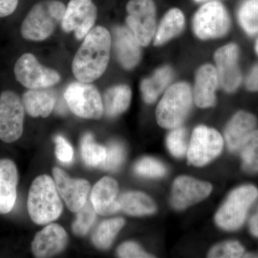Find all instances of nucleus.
I'll use <instances>...</instances> for the list:
<instances>
[{"instance_id":"f257e3e1","label":"nucleus","mask_w":258,"mask_h":258,"mask_svg":"<svg viewBox=\"0 0 258 258\" xmlns=\"http://www.w3.org/2000/svg\"><path fill=\"white\" fill-rule=\"evenodd\" d=\"M111 45V35L106 28L98 26L88 32L73 60V73L78 81L93 82L104 74Z\"/></svg>"},{"instance_id":"f03ea898","label":"nucleus","mask_w":258,"mask_h":258,"mask_svg":"<svg viewBox=\"0 0 258 258\" xmlns=\"http://www.w3.org/2000/svg\"><path fill=\"white\" fill-rule=\"evenodd\" d=\"M61 198L55 181L46 174L32 181L28 198V210L32 221L43 225L57 220L62 214Z\"/></svg>"},{"instance_id":"7ed1b4c3","label":"nucleus","mask_w":258,"mask_h":258,"mask_svg":"<svg viewBox=\"0 0 258 258\" xmlns=\"http://www.w3.org/2000/svg\"><path fill=\"white\" fill-rule=\"evenodd\" d=\"M193 103L192 88L189 83L181 81L170 85L157 105L158 124L166 129L181 126L187 118Z\"/></svg>"},{"instance_id":"20e7f679","label":"nucleus","mask_w":258,"mask_h":258,"mask_svg":"<svg viewBox=\"0 0 258 258\" xmlns=\"http://www.w3.org/2000/svg\"><path fill=\"white\" fill-rule=\"evenodd\" d=\"M66 9L63 3L57 0H47L34 5L22 23V37L31 41L46 40L62 22Z\"/></svg>"},{"instance_id":"39448f33","label":"nucleus","mask_w":258,"mask_h":258,"mask_svg":"<svg viewBox=\"0 0 258 258\" xmlns=\"http://www.w3.org/2000/svg\"><path fill=\"white\" fill-rule=\"evenodd\" d=\"M232 21L225 5L218 0L204 3L192 18V30L202 40L225 37L230 32Z\"/></svg>"},{"instance_id":"423d86ee","label":"nucleus","mask_w":258,"mask_h":258,"mask_svg":"<svg viewBox=\"0 0 258 258\" xmlns=\"http://www.w3.org/2000/svg\"><path fill=\"white\" fill-rule=\"evenodd\" d=\"M258 198L253 185H243L229 195L215 215L217 226L226 231H235L243 225L247 212Z\"/></svg>"},{"instance_id":"0eeeda50","label":"nucleus","mask_w":258,"mask_h":258,"mask_svg":"<svg viewBox=\"0 0 258 258\" xmlns=\"http://www.w3.org/2000/svg\"><path fill=\"white\" fill-rule=\"evenodd\" d=\"M64 98L70 110L81 118L98 120L104 112L101 94L91 83H71Z\"/></svg>"},{"instance_id":"6e6552de","label":"nucleus","mask_w":258,"mask_h":258,"mask_svg":"<svg viewBox=\"0 0 258 258\" xmlns=\"http://www.w3.org/2000/svg\"><path fill=\"white\" fill-rule=\"evenodd\" d=\"M128 28L142 46L153 41L157 30V7L154 0H130L126 5Z\"/></svg>"},{"instance_id":"1a4fd4ad","label":"nucleus","mask_w":258,"mask_h":258,"mask_svg":"<svg viewBox=\"0 0 258 258\" xmlns=\"http://www.w3.org/2000/svg\"><path fill=\"white\" fill-rule=\"evenodd\" d=\"M223 145V138L217 130L198 125L190 139L186 152L188 162L198 167L207 165L221 154Z\"/></svg>"},{"instance_id":"9d476101","label":"nucleus","mask_w":258,"mask_h":258,"mask_svg":"<svg viewBox=\"0 0 258 258\" xmlns=\"http://www.w3.org/2000/svg\"><path fill=\"white\" fill-rule=\"evenodd\" d=\"M240 47L235 42L226 44L214 54L220 87L227 93H235L243 83L240 66Z\"/></svg>"},{"instance_id":"9b49d317","label":"nucleus","mask_w":258,"mask_h":258,"mask_svg":"<svg viewBox=\"0 0 258 258\" xmlns=\"http://www.w3.org/2000/svg\"><path fill=\"white\" fill-rule=\"evenodd\" d=\"M25 108L16 93L5 91L0 95V140L7 144L18 141L23 133Z\"/></svg>"},{"instance_id":"f8f14e48","label":"nucleus","mask_w":258,"mask_h":258,"mask_svg":"<svg viewBox=\"0 0 258 258\" xmlns=\"http://www.w3.org/2000/svg\"><path fill=\"white\" fill-rule=\"evenodd\" d=\"M14 72L17 81L28 89L50 88L60 81L57 71L42 66L31 53L23 54L18 59Z\"/></svg>"},{"instance_id":"ddd939ff","label":"nucleus","mask_w":258,"mask_h":258,"mask_svg":"<svg viewBox=\"0 0 258 258\" xmlns=\"http://www.w3.org/2000/svg\"><path fill=\"white\" fill-rule=\"evenodd\" d=\"M97 18V8L92 0H71L66 8L62 28L64 31L74 32L81 40L93 29Z\"/></svg>"},{"instance_id":"4468645a","label":"nucleus","mask_w":258,"mask_h":258,"mask_svg":"<svg viewBox=\"0 0 258 258\" xmlns=\"http://www.w3.org/2000/svg\"><path fill=\"white\" fill-rule=\"evenodd\" d=\"M52 174L60 198L69 210L76 213L87 202L91 184L86 179H72L60 168L54 167Z\"/></svg>"},{"instance_id":"2eb2a0df","label":"nucleus","mask_w":258,"mask_h":258,"mask_svg":"<svg viewBox=\"0 0 258 258\" xmlns=\"http://www.w3.org/2000/svg\"><path fill=\"white\" fill-rule=\"evenodd\" d=\"M210 183L187 176L176 178L171 191V205L176 210H184L203 201L212 192Z\"/></svg>"},{"instance_id":"dca6fc26","label":"nucleus","mask_w":258,"mask_h":258,"mask_svg":"<svg viewBox=\"0 0 258 258\" xmlns=\"http://www.w3.org/2000/svg\"><path fill=\"white\" fill-rule=\"evenodd\" d=\"M66 230L57 224H50L37 232L32 242V252L35 257H51L61 253L69 243Z\"/></svg>"},{"instance_id":"f3484780","label":"nucleus","mask_w":258,"mask_h":258,"mask_svg":"<svg viewBox=\"0 0 258 258\" xmlns=\"http://www.w3.org/2000/svg\"><path fill=\"white\" fill-rule=\"evenodd\" d=\"M220 81L213 64L200 66L195 74L192 89L194 102L201 108H211L217 101L216 93Z\"/></svg>"},{"instance_id":"a211bd4d","label":"nucleus","mask_w":258,"mask_h":258,"mask_svg":"<svg viewBox=\"0 0 258 258\" xmlns=\"http://www.w3.org/2000/svg\"><path fill=\"white\" fill-rule=\"evenodd\" d=\"M118 193L119 187L114 179L104 176L100 179L93 186L90 198L96 213L107 216L120 211Z\"/></svg>"},{"instance_id":"6ab92c4d","label":"nucleus","mask_w":258,"mask_h":258,"mask_svg":"<svg viewBox=\"0 0 258 258\" xmlns=\"http://www.w3.org/2000/svg\"><path fill=\"white\" fill-rule=\"evenodd\" d=\"M113 34L115 53L120 66L125 70L134 69L142 58V45L125 27H117Z\"/></svg>"},{"instance_id":"aec40b11","label":"nucleus","mask_w":258,"mask_h":258,"mask_svg":"<svg viewBox=\"0 0 258 258\" xmlns=\"http://www.w3.org/2000/svg\"><path fill=\"white\" fill-rule=\"evenodd\" d=\"M19 174L14 161L0 159V215L10 213L17 200Z\"/></svg>"},{"instance_id":"412c9836","label":"nucleus","mask_w":258,"mask_h":258,"mask_svg":"<svg viewBox=\"0 0 258 258\" xmlns=\"http://www.w3.org/2000/svg\"><path fill=\"white\" fill-rule=\"evenodd\" d=\"M257 119L249 112H237L229 120L225 131L227 147L232 152L239 150L246 138L255 130Z\"/></svg>"},{"instance_id":"4be33fe9","label":"nucleus","mask_w":258,"mask_h":258,"mask_svg":"<svg viewBox=\"0 0 258 258\" xmlns=\"http://www.w3.org/2000/svg\"><path fill=\"white\" fill-rule=\"evenodd\" d=\"M22 101L30 116L47 118L55 108L57 96L50 88L29 89L24 93Z\"/></svg>"},{"instance_id":"5701e85b","label":"nucleus","mask_w":258,"mask_h":258,"mask_svg":"<svg viewBox=\"0 0 258 258\" xmlns=\"http://www.w3.org/2000/svg\"><path fill=\"white\" fill-rule=\"evenodd\" d=\"M186 19L184 13L179 8L168 10L157 25L153 43L155 46H161L175 38L184 30Z\"/></svg>"},{"instance_id":"b1692460","label":"nucleus","mask_w":258,"mask_h":258,"mask_svg":"<svg viewBox=\"0 0 258 258\" xmlns=\"http://www.w3.org/2000/svg\"><path fill=\"white\" fill-rule=\"evenodd\" d=\"M174 78V71L171 66L158 68L152 76L146 78L141 83V92L144 101L148 104L154 103L161 93L170 86Z\"/></svg>"},{"instance_id":"393cba45","label":"nucleus","mask_w":258,"mask_h":258,"mask_svg":"<svg viewBox=\"0 0 258 258\" xmlns=\"http://www.w3.org/2000/svg\"><path fill=\"white\" fill-rule=\"evenodd\" d=\"M120 210L131 216H145L157 211V205L150 197L141 191H128L118 197Z\"/></svg>"},{"instance_id":"a878e982","label":"nucleus","mask_w":258,"mask_h":258,"mask_svg":"<svg viewBox=\"0 0 258 258\" xmlns=\"http://www.w3.org/2000/svg\"><path fill=\"white\" fill-rule=\"evenodd\" d=\"M132 96V90L127 85H116L107 89L103 101V111L107 116H118L126 111Z\"/></svg>"},{"instance_id":"bb28decb","label":"nucleus","mask_w":258,"mask_h":258,"mask_svg":"<svg viewBox=\"0 0 258 258\" xmlns=\"http://www.w3.org/2000/svg\"><path fill=\"white\" fill-rule=\"evenodd\" d=\"M125 225V220L121 217L109 219L102 222L92 236L95 247L100 249L109 248L115 237Z\"/></svg>"},{"instance_id":"cd10ccee","label":"nucleus","mask_w":258,"mask_h":258,"mask_svg":"<svg viewBox=\"0 0 258 258\" xmlns=\"http://www.w3.org/2000/svg\"><path fill=\"white\" fill-rule=\"evenodd\" d=\"M237 23L245 35H258V0H244L237 10Z\"/></svg>"},{"instance_id":"c85d7f7f","label":"nucleus","mask_w":258,"mask_h":258,"mask_svg":"<svg viewBox=\"0 0 258 258\" xmlns=\"http://www.w3.org/2000/svg\"><path fill=\"white\" fill-rule=\"evenodd\" d=\"M240 149L242 169L248 174L258 173V129L249 134Z\"/></svg>"},{"instance_id":"c756f323","label":"nucleus","mask_w":258,"mask_h":258,"mask_svg":"<svg viewBox=\"0 0 258 258\" xmlns=\"http://www.w3.org/2000/svg\"><path fill=\"white\" fill-rule=\"evenodd\" d=\"M81 151L83 161L89 166H101L106 159V147L97 144L91 134H85L83 137Z\"/></svg>"},{"instance_id":"7c9ffc66","label":"nucleus","mask_w":258,"mask_h":258,"mask_svg":"<svg viewBox=\"0 0 258 258\" xmlns=\"http://www.w3.org/2000/svg\"><path fill=\"white\" fill-rule=\"evenodd\" d=\"M76 218L72 225L73 232L78 237H83L89 232L96 220V210L91 200L86 202L84 206L76 212Z\"/></svg>"},{"instance_id":"2f4dec72","label":"nucleus","mask_w":258,"mask_h":258,"mask_svg":"<svg viewBox=\"0 0 258 258\" xmlns=\"http://www.w3.org/2000/svg\"><path fill=\"white\" fill-rule=\"evenodd\" d=\"M166 146L174 157H184L187 152V132L183 127L171 129L166 138Z\"/></svg>"},{"instance_id":"473e14b6","label":"nucleus","mask_w":258,"mask_h":258,"mask_svg":"<svg viewBox=\"0 0 258 258\" xmlns=\"http://www.w3.org/2000/svg\"><path fill=\"white\" fill-rule=\"evenodd\" d=\"M106 149V159L100 167L106 171L118 170L125 160V148L118 142H112Z\"/></svg>"},{"instance_id":"72a5a7b5","label":"nucleus","mask_w":258,"mask_h":258,"mask_svg":"<svg viewBox=\"0 0 258 258\" xmlns=\"http://www.w3.org/2000/svg\"><path fill=\"white\" fill-rule=\"evenodd\" d=\"M134 170L144 177L158 178L166 174V167L162 163L152 157H144L137 161Z\"/></svg>"},{"instance_id":"f704fd0d","label":"nucleus","mask_w":258,"mask_h":258,"mask_svg":"<svg viewBox=\"0 0 258 258\" xmlns=\"http://www.w3.org/2000/svg\"><path fill=\"white\" fill-rule=\"evenodd\" d=\"M244 249L237 241H227L214 246L208 254V257L237 258L244 255Z\"/></svg>"},{"instance_id":"c9c22d12","label":"nucleus","mask_w":258,"mask_h":258,"mask_svg":"<svg viewBox=\"0 0 258 258\" xmlns=\"http://www.w3.org/2000/svg\"><path fill=\"white\" fill-rule=\"evenodd\" d=\"M55 156L64 164L72 162L74 157V149L71 144L62 136H57L55 139Z\"/></svg>"},{"instance_id":"e433bc0d","label":"nucleus","mask_w":258,"mask_h":258,"mask_svg":"<svg viewBox=\"0 0 258 258\" xmlns=\"http://www.w3.org/2000/svg\"><path fill=\"white\" fill-rule=\"evenodd\" d=\"M117 254L122 258H150L154 256L147 253L138 244L134 242H125L117 249Z\"/></svg>"},{"instance_id":"4c0bfd02","label":"nucleus","mask_w":258,"mask_h":258,"mask_svg":"<svg viewBox=\"0 0 258 258\" xmlns=\"http://www.w3.org/2000/svg\"><path fill=\"white\" fill-rule=\"evenodd\" d=\"M243 83L249 92H258V64H254L247 73Z\"/></svg>"},{"instance_id":"58836bf2","label":"nucleus","mask_w":258,"mask_h":258,"mask_svg":"<svg viewBox=\"0 0 258 258\" xmlns=\"http://www.w3.org/2000/svg\"><path fill=\"white\" fill-rule=\"evenodd\" d=\"M19 0H0V18L13 14L18 8Z\"/></svg>"},{"instance_id":"ea45409f","label":"nucleus","mask_w":258,"mask_h":258,"mask_svg":"<svg viewBox=\"0 0 258 258\" xmlns=\"http://www.w3.org/2000/svg\"><path fill=\"white\" fill-rule=\"evenodd\" d=\"M249 230L254 237H258V209L249 221Z\"/></svg>"},{"instance_id":"a19ab883","label":"nucleus","mask_w":258,"mask_h":258,"mask_svg":"<svg viewBox=\"0 0 258 258\" xmlns=\"http://www.w3.org/2000/svg\"><path fill=\"white\" fill-rule=\"evenodd\" d=\"M254 52H255L256 55H257L258 57V35L257 36V38H256L255 42H254Z\"/></svg>"},{"instance_id":"79ce46f5","label":"nucleus","mask_w":258,"mask_h":258,"mask_svg":"<svg viewBox=\"0 0 258 258\" xmlns=\"http://www.w3.org/2000/svg\"><path fill=\"white\" fill-rule=\"evenodd\" d=\"M194 1L196 2V3H206V2L211 1V0H194Z\"/></svg>"}]
</instances>
